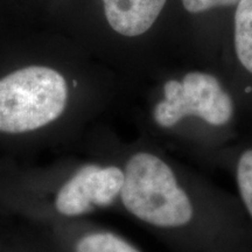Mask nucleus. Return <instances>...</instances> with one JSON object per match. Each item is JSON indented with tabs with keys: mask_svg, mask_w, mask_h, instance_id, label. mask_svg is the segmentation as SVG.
<instances>
[{
	"mask_svg": "<svg viewBox=\"0 0 252 252\" xmlns=\"http://www.w3.org/2000/svg\"><path fill=\"white\" fill-rule=\"evenodd\" d=\"M121 198L132 215L160 228L184 226L194 216L193 203L173 169L152 153L139 152L130 158Z\"/></svg>",
	"mask_w": 252,
	"mask_h": 252,
	"instance_id": "f257e3e1",
	"label": "nucleus"
},
{
	"mask_svg": "<svg viewBox=\"0 0 252 252\" xmlns=\"http://www.w3.org/2000/svg\"><path fill=\"white\" fill-rule=\"evenodd\" d=\"M68 87L59 71L27 67L0 80V132L25 133L50 124L64 111Z\"/></svg>",
	"mask_w": 252,
	"mask_h": 252,
	"instance_id": "f03ea898",
	"label": "nucleus"
},
{
	"mask_svg": "<svg viewBox=\"0 0 252 252\" xmlns=\"http://www.w3.org/2000/svg\"><path fill=\"white\" fill-rule=\"evenodd\" d=\"M163 97L154 108L159 126L169 128L194 116L209 125L223 126L234 115V102L213 75L191 71L181 81L171 80L163 87Z\"/></svg>",
	"mask_w": 252,
	"mask_h": 252,
	"instance_id": "7ed1b4c3",
	"label": "nucleus"
},
{
	"mask_svg": "<svg viewBox=\"0 0 252 252\" xmlns=\"http://www.w3.org/2000/svg\"><path fill=\"white\" fill-rule=\"evenodd\" d=\"M123 184L124 171L118 167L87 165L60 189L56 210L65 216H77L94 207L110 206L121 195Z\"/></svg>",
	"mask_w": 252,
	"mask_h": 252,
	"instance_id": "20e7f679",
	"label": "nucleus"
},
{
	"mask_svg": "<svg viewBox=\"0 0 252 252\" xmlns=\"http://www.w3.org/2000/svg\"><path fill=\"white\" fill-rule=\"evenodd\" d=\"M167 0H103L104 13L113 31L124 36L146 33Z\"/></svg>",
	"mask_w": 252,
	"mask_h": 252,
	"instance_id": "39448f33",
	"label": "nucleus"
},
{
	"mask_svg": "<svg viewBox=\"0 0 252 252\" xmlns=\"http://www.w3.org/2000/svg\"><path fill=\"white\" fill-rule=\"evenodd\" d=\"M235 50L241 64L252 74V0H241L237 4Z\"/></svg>",
	"mask_w": 252,
	"mask_h": 252,
	"instance_id": "423d86ee",
	"label": "nucleus"
},
{
	"mask_svg": "<svg viewBox=\"0 0 252 252\" xmlns=\"http://www.w3.org/2000/svg\"><path fill=\"white\" fill-rule=\"evenodd\" d=\"M76 252H140L133 245L111 232H94L82 237Z\"/></svg>",
	"mask_w": 252,
	"mask_h": 252,
	"instance_id": "0eeeda50",
	"label": "nucleus"
},
{
	"mask_svg": "<svg viewBox=\"0 0 252 252\" xmlns=\"http://www.w3.org/2000/svg\"><path fill=\"white\" fill-rule=\"evenodd\" d=\"M236 181L245 209L252 219V150L245 151L239 157L236 167Z\"/></svg>",
	"mask_w": 252,
	"mask_h": 252,
	"instance_id": "6e6552de",
	"label": "nucleus"
},
{
	"mask_svg": "<svg viewBox=\"0 0 252 252\" xmlns=\"http://www.w3.org/2000/svg\"><path fill=\"white\" fill-rule=\"evenodd\" d=\"M241 0H182L184 7L189 13H202L215 7L237 5Z\"/></svg>",
	"mask_w": 252,
	"mask_h": 252,
	"instance_id": "1a4fd4ad",
	"label": "nucleus"
}]
</instances>
